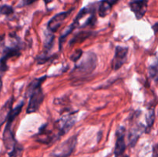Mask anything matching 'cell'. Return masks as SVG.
Segmentation results:
<instances>
[{
  "mask_svg": "<svg viewBox=\"0 0 158 157\" xmlns=\"http://www.w3.org/2000/svg\"><path fill=\"white\" fill-rule=\"evenodd\" d=\"M46 75L40 78H34L29 83L26 90V95L29 97V104L26 109L27 113H33L37 112L44 100V93L42 89V84L46 79Z\"/></svg>",
  "mask_w": 158,
  "mask_h": 157,
  "instance_id": "1",
  "label": "cell"
},
{
  "mask_svg": "<svg viewBox=\"0 0 158 157\" xmlns=\"http://www.w3.org/2000/svg\"><path fill=\"white\" fill-rule=\"evenodd\" d=\"M97 65V57L94 52L83 54L81 58L76 62L75 67L70 73L72 79H80L93 73Z\"/></svg>",
  "mask_w": 158,
  "mask_h": 157,
  "instance_id": "2",
  "label": "cell"
},
{
  "mask_svg": "<svg viewBox=\"0 0 158 157\" xmlns=\"http://www.w3.org/2000/svg\"><path fill=\"white\" fill-rule=\"evenodd\" d=\"M77 143V135L71 136L57 146L48 157H69L75 149Z\"/></svg>",
  "mask_w": 158,
  "mask_h": 157,
  "instance_id": "3",
  "label": "cell"
},
{
  "mask_svg": "<svg viewBox=\"0 0 158 157\" xmlns=\"http://www.w3.org/2000/svg\"><path fill=\"white\" fill-rule=\"evenodd\" d=\"M20 55V46L18 44L6 47L3 51V54L0 58V72H5L8 69L7 61L10 58L19 56Z\"/></svg>",
  "mask_w": 158,
  "mask_h": 157,
  "instance_id": "4",
  "label": "cell"
},
{
  "mask_svg": "<svg viewBox=\"0 0 158 157\" xmlns=\"http://www.w3.org/2000/svg\"><path fill=\"white\" fill-rule=\"evenodd\" d=\"M76 121H77V116L74 114H67L63 115L61 119L56 122L55 127L56 128L60 135L63 136L74 126Z\"/></svg>",
  "mask_w": 158,
  "mask_h": 157,
  "instance_id": "5",
  "label": "cell"
},
{
  "mask_svg": "<svg viewBox=\"0 0 158 157\" xmlns=\"http://www.w3.org/2000/svg\"><path fill=\"white\" fill-rule=\"evenodd\" d=\"M128 51L129 49L127 47L120 46H116L115 53L111 62V66L114 70H118L127 62Z\"/></svg>",
  "mask_w": 158,
  "mask_h": 157,
  "instance_id": "6",
  "label": "cell"
},
{
  "mask_svg": "<svg viewBox=\"0 0 158 157\" xmlns=\"http://www.w3.org/2000/svg\"><path fill=\"white\" fill-rule=\"evenodd\" d=\"M129 7L136 18L140 20L143 18L148 11V0H132L129 3Z\"/></svg>",
  "mask_w": 158,
  "mask_h": 157,
  "instance_id": "7",
  "label": "cell"
},
{
  "mask_svg": "<svg viewBox=\"0 0 158 157\" xmlns=\"http://www.w3.org/2000/svg\"><path fill=\"white\" fill-rule=\"evenodd\" d=\"M125 132L126 129L123 126H120L116 132V140L115 149H114V155L115 157H119L123 154L126 150V143H125Z\"/></svg>",
  "mask_w": 158,
  "mask_h": 157,
  "instance_id": "8",
  "label": "cell"
},
{
  "mask_svg": "<svg viewBox=\"0 0 158 157\" xmlns=\"http://www.w3.org/2000/svg\"><path fill=\"white\" fill-rule=\"evenodd\" d=\"M73 9H71L70 10L66 11V12H60V13L54 15V16L49 20V22H48V25H47L48 29H49L51 32H56V31L59 29V28L61 26V25L64 22L66 18L70 15Z\"/></svg>",
  "mask_w": 158,
  "mask_h": 157,
  "instance_id": "9",
  "label": "cell"
},
{
  "mask_svg": "<svg viewBox=\"0 0 158 157\" xmlns=\"http://www.w3.org/2000/svg\"><path fill=\"white\" fill-rule=\"evenodd\" d=\"M145 129H146V126H143L142 123L135 125L132 128H131L128 133V140H129V144L131 147L135 146L140 135L143 132H145Z\"/></svg>",
  "mask_w": 158,
  "mask_h": 157,
  "instance_id": "10",
  "label": "cell"
},
{
  "mask_svg": "<svg viewBox=\"0 0 158 157\" xmlns=\"http://www.w3.org/2000/svg\"><path fill=\"white\" fill-rule=\"evenodd\" d=\"M119 0H102L99 4L98 15L103 18L110 12L113 6L117 3Z\"/></svg>",
  "mask_w": 158,
  "mask_h": 157,
  "instance_id": "11",
  "label": "cell"
},
{
  "mask_svg": "<svg viewBox=\"0 0 158 157\" xmlns=\"http://www.w3.org/2000/svg\"><path fill=\"white\" fill-rule=\"evenodd\" d=\"M12 103H13V98H10L0 109V127L7 120L9 113L12 109Z\"/></svg>",
  "mask_w": 158,
  "mask_h": 157,
  "instance_id": "12",
  "label": "cell"
},
{
  "mask_svg": "<svg viewBox=\"0 0 158 157\" xmlns=\"http://www.w3.org/2000/svg\"><path fill=\"white\" fill-rule=\"evenodd\" d=\"M95 34L96 32H92V31H81V32H79L78 33L75 34L74 36L71 38L70 42H69V45L73 46L77 43L83 42V41H85V40L89 38L93 35H95Z\"/></svg>",
  "mask_w": 158,
  "mask_h": 157,
  "instance_id": "13",
  "label": "cell"
},
{
  "mask_svg": "<svg viewBox=\"0 0 158 157\" xmlns=\"http://www.w3.org/2000/svg\"><path fill=\"white\" fill-rule=\"evenodd\" d=\"M154 121H155V110L154 109H148V112L146 115V129L145 132H150V131L152 129V126H154Z\"/></svg>",
  "mask_w": 158,
  "mask_h": 157,
  "instance_id": "14",
  "label": "cell"
},
{
  "mask_svg": "<svg viewBox=\"0 0 158 157\" xmlns=\"http://www.w3.org/2000/svg\"><path fill=\"white\" fill-rule=\"evenodd\" d=\"M13 8L12 6H9V5H2V6H0V15L9 16V15L13 14Z\"/></svg>",
  "mask_w": 158,
  "mask_h": 157,
  "instance_id": "15",
  "label": "cell"
},
{
  "mask_svg": "<svg viewBox=\"0 0 158 157\" xmlns=\"http://www.w3.org/2000/svg\"><path fill=\"white\" fill-rule=\"evenodd\" d=\"M149 75L152 79L155 82H158V66L155 65H151L148 69Z\"/></svg>",
  "mask_w": 158,
  "mask_h": 157,
  "instance_id": "16",
  "label": "cell"
},
{
  "mask_svg": "<svg viewBox=\"0 0 158 157\" xmlns=\"http://www.w3.org/2000/svg\"><path fill=\"white\" fill-rule=\"evenodd\" d=\"M83 51L80 50V49H78V50L75 51V52L72 54V55L70 56V59L72 60V61L77 62L78 61L80 58H81V56L83 55Z\"/></svg>",
  "mask_w": 158,
  "mask_h": 157,
  "instance_id": "17",
  "label": "cell"
},
{
  "mask_svg": "<svg viewBox=\"0 0 158 157\" xmlns=\"http://www.w3.org/2000/svg\"><path fill=\"white\" fill-rule=\"evenodd\" d=\"M38 0H20V6H26L32 5Z\"/></svg>",
  "mask_w": 158,
  "mask_h": 157,
  "instance_id": "18",
  "label": "cell"
},
{
  "mask_svg": "<svg viewBox=\"0 0 158 157\" xmlns=\"http://www.w3.org/2000/svg\"><path fill=\"white\" fill-rule=\"evenodd\" d=\"M152 29H153V30H154V33H155V34L157 33V32H158V22H156L155 24L153 26Z\"/></svg>",
  "mask_w": 158,
  "mask_h": 157,
  "instance_id": "19",
  "label": "cell"
},
{
  "mask_svg": "<svg viewBox=\"0 0 158 157\" xmlns=\"http://www.w3.org/2000/svg\"><path fill=\"white\" fill-rule=\"evenodd\" d=\"M2 72H0V92L2 90Z\"/></svg>",
  "mask_w": 158,
  "mask_h": 157,
  "instance_id": "20",
  "label": "cell"
},
{
  "mask_svg": "<svg viewBox=\"0 0 158 157\" xmlns=\"http://www.w3.org/2000/svg\"><path fill=\"white\" fill-rule=\"evenodd\" d=\"M4 38H5V36L4 35H0V45L3 44V42H4Z\"/></svg>",
  "mask_w": 158,
  "mask_h": 157,
  "instance_id": "21",
  "label": "cell"
},
{
  "mask_svg": "<svg viewBox=\"0 0 158 157\" xmlns=\"http://www.w3.org/2000/svg\"><path fill=\"white\" fill-rule=\"evenodd\" d=\"M43 1H44V2L46 3V4H49V3L52 2L53 0H43Z\"/></svg>",
  "mask_w": 158,
  "mask_h": 157,
  "instance_id": "22",
  "label": "cell"
},
{
  "mask_svg": "<svg viewBox=\"0 0 158 157\" xmlns=\"http://www.w3.org/2000/svg\"><path fill=\"white\" fill-rule=\"evenodd\" d=\"M123 157H129V156H128V155H123Z\"/></svg>",
  "mask_w": 158,
  "mask_h": 157,
  "instance_id": "23",
  "label": "cell"
},
{
  "mask_svg": "<svg viewBox=\"0 0 158 157\" xmlns=\"http://www.w3.org/2000/svg\"><path fill=\"white\" fill-rule=\"evenodd\" d=\"M157 63H158V54H157Z\"/></svg>",
  "mask_w": 158,
  "mask_h": 157,
  "instance_id": "24",
  "label": "cell"
}]
</instances>
